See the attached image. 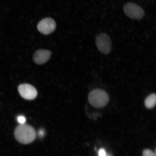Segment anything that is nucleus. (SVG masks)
I'll return each instance as SVG.
<instances>
[{
  "label": "nucleus",
  "mask_w": 156,
  "mask_h": 156,
  "mask_svg": "<svg viewBox=\"0 0 156 156\" xmlns=\"http://www.w3.org/2000/svg\"><path fill=\"white\" fill-rule=\"evenodd\" d=\"M14 134L16 139L20 143L28 144L32 143L36 138V132L34 128L28 125L20 124L16 128Z\"/></svg>",
  "instance_id": "obj_1"
},
{
  "label": "nucleus",
  "mask_w": 156,
  "mask_h": 156,
  "mask_svg": "<svg viewBox=\"0 0 156 156\" xmlns=\"http://www.w3.org/2000/svg\"><path fill=\"white\" fill-rule=\"evenodd\" d=\"M89 102L93 107L97 108H101L108 104L109 97L105 91L101 89H96L89 94Z\"/></svg>",
  "instance_id": "obj_2"
},
{
  "label": "nucleus",
  "mask_w": 156,
  "mask_h": 156,
  "mask_svg": "<svg viewBox=\"0 0 156 156\" xmlns=\"http://www.w3.org/2000/svg\"><path fill=\"white\" fill-rule=\"evenodd\" d=\"M95 43L99 51L103 54H108L112 50V43L110 38L105 33H101L97 35Z\"/></svg>",
  "instance_id": "obj_3"
},
{
  "label": "nucleus",
  "mask_w": 156,
  "mask_h": 156,
  "mask_svg": "<svg viewBox=\"0 0 156 156\" xmlns=\"http://www.w3.org/2000/svg\"><path fill=\"white\" fill-rule=\"evenodd\" d=\"M124 11L128 17L133 19H141L145 14L143 9L141 7L133 3L126 4L124 6Z\"/></svg>",
  "instance_id": "obj_4"
},
{
  "label": "nucleus",
  "mask_w": 156,
  "mask_h": 156,
  "mask_svg": "<svg viewBox=\"0 0 156 156\" xmlns=\"http://www.w3.org/2000/svg\"><path fill=\"white\" fill-rule=\"evenodd\" d=\"M18 90L21 96L26 100H33L37 95L36 89L29 84H21L19 86Z\"/></svg>",
  "instance_id": "obj_5"
},
{
  "label": "nucleus",
  "mask_w": 156,
  "mask_h": 156,
  "mask_svg": "<svg viewBox=\"0 0 156 156\" xmlns=\"http://www.w3.org/2000/svg\"><path fill=\"white\" fill-rule=\"evenodd\" d=\"M56 28V24L54 20L50 17L42 19L37 25L38 30L44 35H48L53 32Z\"/></svg>",
  "instance_id": "obj_6"
},
{
  "label": "nucleus",
  "mask_w": 156,
  "mask_h": 156,
  "mask_svg": "<svg viewBox=\"0 0 156 156\" xmlns=\"http://www.w3.org/2000/svg\"><path fill=\"white\" fill-rule=\"evenodd\" d=\"M51 53L50 51L40 49L35 52L33 56V60L38 65H42L46 63L50 59Z\"/></svg>",
  "instance_id": "obj_7"
},
{
  "label": "nucleus",
  "mask_w": 156,
  "mask_h": 156,
  "mask_svg": "<svg viewBox=\"0 0 156 156\" xmlns=\"http://www.w3.org/2000/svg\"><path fill=\"white\" fill-rule=\"evenodd\" d=\"M156 103V95L153 93L146 98L145 100V105L146 108H153L155 106Z\"/></svg>",
  "instance_id": "obj_8"
},
{
  "label": "nucleus",
  "mask_w": 156,
  "mask_h": 156,
  "mask_svg": "<svg viewBox=\"0 0 156 156\" xmlns=\"http://www.w3.org/2000/svg\"><path fill=\"white\" fill-rule=\"evenodd\" d=\"M142 156H156V153L149 149L144 150L142 152Z\"/></svg>",
  "instance_id": "obj_9"
},
{
  "label": "nucleus",
  "mask_w": 156,
  "mask_h": 156,
  "mask_svg": "<svg viewBox=\"0 0 156 156\" xmlns=\"http://www.w3.org/2000/svg\"><path fill=\"white\" fill-rule=\"evenodd\" d=\"M17 120L20 124H24L26 122V118L23 116H19L17 118Z\"/></svg>",
  "instance_id": "obj_10"
},
{
  "label": "nucleus",
  "mask_w": 156,
  "mask_h": 156,
  "mask_svg": "<svg viewBox=\"0 0 156 156\" xmlns=\"http://www.w3.org/2000/svg\"><path fill=\"white\" fill-rule=\"evenodd\" d=\"M107 154L106 152L105 149L102 148L98 151V156H105Z\"/></svg>",
  "instance_id": "obj_11"
},
{
  "label": "nucleus",
  "mask_w": 156,
  "mask_h": 156,
  "mask_svg": "<svg viewBox=\"0 0 156 156\" xmlns=\"http://www.w3.org/2000/svg\"><path fill=\"white\" fill-rule=\"evenodd\" d=\"M38 134L39 136H40V137L43 136L44 134V130L43 129L40 130V131H39L38 133Z\"/></svg>",
  "instance_id": "obj_12"
},
{
  "label": "nucleus",
  "mask_w": 156,
  "mask_h": 156,
  "mask_svg": "<svg viewBox=\"0 0 156 156\" xmlns=\"http://www.w3.org/2000/svg\"><path fill=\"white\" fill-rule=\"evenodd\" d=\"M105 156H112L110 154H108V153H107L106 155Z\"/></svg>",
  "instance_id": "obj_13"
}]
</instances>
